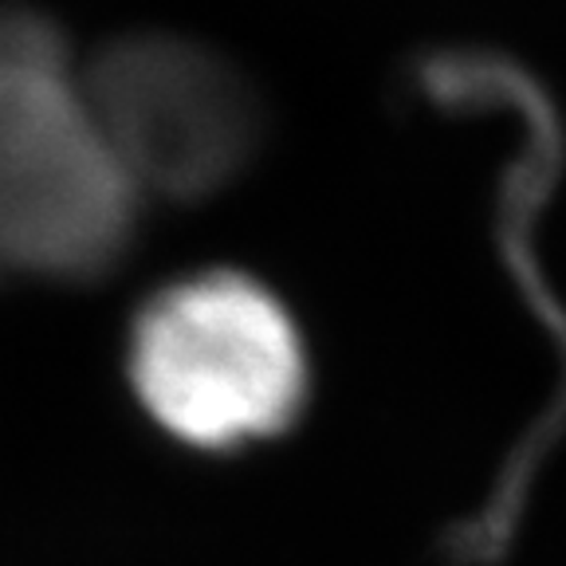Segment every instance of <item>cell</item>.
Segmentation results:
<instances>
[{
  "label": "cell",
  "mask_w": 566,
  "mask_h": 566,
  "mask_svg": "<svg viewBox=\"0 0 566 566\" xmlns=\"http://www.w3.org/2000/svg\"><path fill=\"white\" fill-rule=\"evenodd\" d=\"M138 201L63 35L0 9V280H95L123 260Z\"/></svg>",
  "instance_id": "obj_1"
},
{
  "label": "cell",
  "mask_w": 566,
  "mask_h": 566,
  "mask_svg": "<svg viewBox=\"0 0 566 566\" xmlns=\"http://www.w3.org/2000/svg\"><path fill=\"white\" fill-rule=\"evenodd\" d=\"M307 354L264 283L201 272L146 300L130 327V381L146 413L193 449L280 437L307 406Z\"/></svg>",
  "instance_id": "obj_2"
},
{
  "label": "cell",
  "mask_w": 566,
  "mask_h": 566,
  "mask_svg": "<svg viewBox=\"0 0 566 566\" xmlns=\"http://www.w3.org/2000/svg\"><path fill=\"white\" fill-rule=\"evenodd\" d=\"M83 95L130 186L174 201L221 189L256 146V98L221 55L142 32L80 67Z\"/></svg>",
  "instance_id": "obj_3"
}]
</instances>
